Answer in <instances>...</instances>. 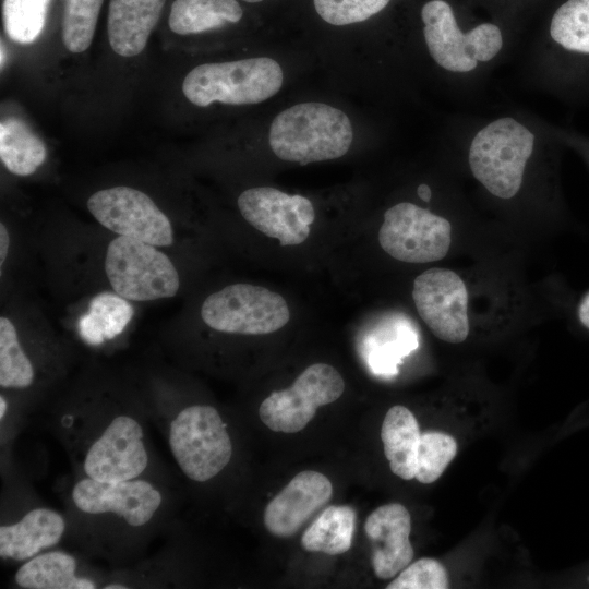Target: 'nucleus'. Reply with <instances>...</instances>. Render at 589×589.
<instances>
[{
  "instance_id": "e433bc0d",
  "label": "nucleus",
  "mask_w": 589,
  "mask_h": 589,
  "mask_svg": "<svg viewBox=\"0 0 589 589\" xmlns=\"http://www.w3.org/2000/svg\"><path fill=\"white\" fill-rule=\"evenodd\" d=\"M104 588L105 589H127L128 586L122 585V584H109V585L105 586Z\"/></svg>"
},
{
  "instance_id": "4be33fe9",
  "label": "nucleus",
  "mask_w": 589,
  "mask_h": 589,
  "mask_svg": "<svg viewBox=\"0 0 589 589\" xmlns=\"http://www.w3.org/2000/svg\"><path fill=\"white\" fill-rule=\"evenodd\" d=\"M242 14L237 0H175L168 25L178 35L200 34L237 23Z\"/></svg>"
},
{
  "instance_id": "412c9836",
  "label": "nucleus",
  "mask_w": 589,
  "mask_h": 589,
  "mask_svg": "<svg viewBox=\"0 0 589 589\" xmlns=\"http://www.w3.org/2000/svg\"><path fill=\"white\" fill-rule=\"evenodd\" d=\"M134 315L131 301L117 292L103 291L89 302L88 310L77 323L81 338L91 346H98L119 336Z\"/></svg>"
},
{
  "instance_id": "58836bf2",
  "label": "nucleus",
  "mask_w": 589,
  "mask_h": 589,
  "mask_svg": "<svg viewBox=\"0 0 589 589\" xmlns=\"http://www.w3.org/2000/svg\"><path fill=\"white\" fill-rule=\"evenodd\" d=\"M243 1L250 2V3H255V2H261V1H263V0H243Z\"/></svg>"
},
{
  "instance_id": "c756f323",
  "label": "nucleus",
  "mask_w": 589,
  "mask_h": 589,
  "mask_svg": "<svg viewBox=\"0 0 589 589\" xmlns=\"http://www.w3.org/2000/svg\"><path fill=\"white\" fill-rule=\"evenodd\" d=\"M418 336L416 332L404 322H398L392 338L376 341L369 354L371 370L382 376L397 374V365L411 351L417 349Z\"/></svg>"
},
{
  "instance_id": "7c9ffc66",
  "label": "nucleus",
  "mask_w": 589,
  "mask_h": 589,
  "mask_svg": "<svg viewBox=\"0 0 589 589\" xmlns=\"http://www.w3.org/2000/svg\"><path fill=\"white\" fill-rule=\"evenodd\" d=\"M317 14L341 26L363 22L382 11L390 0H313Z\"/></svg>"
},
{
  "instance_id": "9d476101",
  "label": "nucleus",
  "mask_w": 589,
  "mask_h": 589,
  "mask_svg": "<svg viewBox=\"0 0 589 589\" xmlns=\"http://www.w3.org/2000/svg\"><path fill=\"white\" fill-rule=\"evenodd\" d=\"M91 215L106 229L156 247L173 243L168 216L144 192L131 187H112L93 193L86 203Z\"/></svg>"
},
{
  "instance_id": "423d86ee",
  "label": "nucleus",
  "mask_w": 589,
  "mask_h": 589,
  "mask_svg": "<svg viewBox=\"0 0 589 589\" xmlns=\"http://www.w3.org/2000/svg\"><path fill=\"white\" fill-rule=\"evenodd\" d=\"M201 317L220 333L267 335L288 323L290 311L281 294L240 283L209 294L201 306Z\"/></svg>"
},
{
  "instance_id": "473e14b6",
  "label": "nucleus",
  "mask_w": 589,
  "mask_h": 589,
  "mask_svg": "<svg viewBox=\"0 0 589 589\" xmlns=\"http://www.w3.org/2000/svg\"><path fill=\"white\" fill-rule=\"evenodd\" d=\"M9 248H10V233L7 229V226L3 223H1L0 224V272H1V275L3 271V264L9 253Z\"/></svg>"
},
{
  "instance_id": "0eeeda50",
  "label": "nucleus",
  "mask_w": 589,
  "mask_h": 589,
  "mask_svg": "<svg viewBox=\"0 0 589 589\" xmlns=\"http://www.w3.org/2000/svg\"><path fill=\"white\" fill-rule=\"evenodd\" d=\"M421 17L429 52L445 70L469 72L478 61L494 58L503 46L501 29L491 23L462 33L450 5L444 0L428 1L421 10Z\"/></svg>"
},
{
  "instance_id": "2f4dec72",
  "label": "nucleus",
  "mask_w": 589,
  "mask_h": 589,
  "mask_svg": "<svg viewBox=\"0 0 589 589\" xmlns=\"http://www.w3.org/2000/svg\"><path fill=\"white\" fill-rule=\"evenodd\" d=\"M449 578L446 568L436 560L422 557L405 567L387 589H446Z\"/></svg>"
},
{
  "instance_id": "ddd939ff",
  "label": "nucleus",
  "mask_w": 589,
  "mask_h": 589,
  "mask_svg": "<svg viewBox=\"0 0 589 589\" xmlns=\"http://www.w3.org/2000/svg\"><path fill=\"white\" fill-rule=\"evenodd\" d=\"M148 465L144 432L131 416H116L87 448L83 470L98 481L136 479Z\"/></svg>"
},
{
  "instance_id": "6e6552de",
  "label": "nucleus",
  "mask_w": 589,
  "mask_h": 589,
  "mask_svg": "<svg viewBox=\"0 0 589 589\" xmlns=\"http://www.w3.org/2000/svg\"><path fill=\"white\" fill-rule=\"evenodd\" d=\"M345 392V381L330 364L309 365L285 389L275 390L259 408L262 422L272 431L297 433L313 419L317 408L336 401Z\"/></svg>"
},
{
  "instance_id": "f257e3e1",
  "label": "nucleus",
  "mask_w": 589,
  "mask_h": 589,
  "mask_svg": "<svg viewBox=\"0 0 589 589\" xmlns=\"http://www.w3.org/2000/svg\"><path fill=\"white\" fill-rule=\"evenodd\" d=\"M353 131L348 116L323 103H301L279 112L273 120L268 142L273 153L286 161L306 165L344 156Z\"/></svg>"
},
{
  "instance_id": "aec40b11",
  "label": "nucleus",
  "mask_w": 589,
  "mask_h": 589,
  "mask_svg": "<svg viewBox=\"0 0 589 589\" xmlns=\"http://www.w3.org/2000/svg\"><path fill=\"white\" fill-rule=\"evenodd\" d=\"M76 560L61 551H50L27 560L15 573L24 589H94L96 584L75 574Z\"/></svg>"
},
{
  "instance_id": "f704fd0d",
  "label": "nucleus",
  "mask_w": 589,
  "mask_h": 589,
  "mask_svg": "<svg viewBox=\"0 0 589 589\" xmlns=\"http://www.w3.org/2000/svg\"><path fill=\"white\" fill-rule=\"evenodd\" d=\"M418 195L420 196L421 200L425 201V202H429L430 199H431V189L429 188V185L426 184H420L418 187Z\"/></svg>"
},
{
  "instance_id": "c9c22d12",
  "label": "nucleus",
  "mask_w": 589,
  "mask_h": 589,
  "mask_svg": "<svg viewBox=\"0 0 589 589\" xmlns=\"http://www.w3.org/2000/svg\"><path fill=\"white\" fill-rule=\"evenodd\" d=\"M7 400L5 398L1 395L0 397V419L3 420L4 418V414L7 412Z\"/></svg>"
},
{
  "instance_id": "a878e982",
  "label": "nucleus",
  "mask_w": 589,
  "mask_h": 589,
  "mask_svg": "<svg viewBox=\"0 0 589 589\" xmlns=\"http://www.w3.org/2000/svg\"><path fill=\"white\" fill-rule=\"evenodd\" d=\"M551 37L567 50L589 53V0H567L554 13Z\"/></svg>"
},
{
  "instance_id": "7ed1b4c3",
  "label": "nucleus",
  "mask_w": 589,
  "mask_h": 589,
  "mask_svg": "<svg viewBox=\"0 0 589 589\" xmlns=\"http://www.w3.org/2000/svg\"><path fill=\"white\" fill-rule=\"evenodd\" d=\"M534 135L510 117L500 118L473 137L469 165L474 178L493 195L510 199L522 183Z\"/></svg>"
},
{
  "instance_id": "cd10ccee",
  "label": "nucleus",
  "mask_w": 589,
  "mask_h": 589,
  "mask_svg": "<svg viewBox=\"0 0 589 589\" xmlns=\"http://www.w3.org/2000/svg\"><path fill=\"white\" fill-rule=\"evenodd\" d=\"M48 3L49 0H3L7 35L20 44L33 43L44 28Z\"/></svg>"
},
{
  "instance_id": "4468645a",
  "label": "nucleus",
  "mask_w": 589,
  "mask_h": 589,
  "mask_svg": "<svg viewBox=\"0 0 589 589\" xmlns=\"http://www.w3.org/2000/svg\"><path fill=\"white\" fill-rule=\"evenodd\" d=\"M72 501L86 514H116L132 527L149 522L163 503L161 493L141 479L98 481L81 479L72 489Z\"/></svg>"
},
{
  "instance_id": "1a4fd4ad",
  "label": "nucleus",
  "mask_w": 589,
  "mask_h": 589,
  "mask_svg": "<svg viewBox=\"0 0 589 589\" xmlns=\"http://www.w3.org/2000/svg\"><path fill=\"white\" fill-rule=\"evenodd\" d=\"M382 249L407 263H429L446 256L452 242L450 223L409 202L398 203L384 214L378 231Z\"/></svg>"
},
{
  "instance_id": "9b49d317",
  "label": "nucleus",
  "mask_w": 589,
  "mask_h": 589,
  "mask_svg": "<svg viewBox=\"0 0 589 589\" xmlns=\"http://www.w3.org/2000/svg\"><path fill=\"white\" fill-rule=\"evenodd\" d=\"M416 309L440 339L462 342L469 334L468 292L453 271L430 268L416 277L412 288Z\"/></svg>"
},
{
  "instance_id": "4c0bfd02",
  "label": "nucleus",
  "mask_w": 589,
  "mask_h": 589,
  "mask_svg": "<svg viewBox=\"0 0 589 589\" xmlns=\"http://www.w3.org/2000/svg\"><path fill=\"white\" fill-rule=\"evenodd\" d=\"M4 51V47H3V44L1 41V68L3 67V61L5 59V55L3 53Z\"/></svg>"
},
{
  "instance_id": "f3484780",
  "label": "nucleus",
  "mask_w": 589,
  "mask_h": 589,
  "mask_svg": "<svg viewBox=\"0 0 589 589\" xmlns=\"http://www.w3.org/2000/svg\"><path fill=\"white\" fill-rule=\"evenodd\" d=\"M166 0H110L107 34L110 47L121 57H134L146 47Z\"/></svg>"
},
{
  "instance_id": "72a5a7b5",
  "label": "nucleus",
  "mask_w": 589,
  "mask_h": 589,
  "mask_svg": "<svg viewBox=\"0 0 589 589\" xmlns=\"http://www.w3.org/2000/svg\"><path fill=\"white\" fill-rule=\"evenodd\" d=\"M578 316L580 322L589 328V293L584 298L579 305Z\"/></svg>"
},
{
  "instance_id": "5701e85b",
  "label": "nucleus",
  "mask_w": 589,
  "mask_h": 589,
  "mask_svg": "<svg viewBox=\"0 0 589 589\" xmlns=\"http://www.w3.org/2000/svg\"><path fill=\"white\" fill-rule=\"evenodd\" d=\"M46 156L45 143L22 120L7 118L1 121L0 158L11 173L29 176L43 165Z\"/></svg>"
},
{
  "instance_id": "6ab92c4d",
  "label": "nucleus",
  "mask_w": 589,
  "mask_h": 589,
  "mask_svg": "<svg viewBox=\"0 0 589 589\" xmlns=\"http://www.w3.org/2000/svg\"><path fill=\"white\" fill-rule=\"evenodd\" d=\"M420 437L418 421L408 408L397 405L388 409L381 440L392 472L404 480L414 479Z\"/></svg>"
},
{
  "instance_id": "39448f33",
  "label": "nucleus",
  "mask_w": 589,
  "mask_h": 589,
  "mask_svg": "<svg viewBox=\"0 0 589 589\" xmlns=\"http://www.w3.org/2000/svg\"><path fill=\"white\" fill-rule=\"evenodd\" d=\"M168 443L181 471L205 482L229 464L232 443L219 412L208 405L182 409L169 425Z\"/></svg>"
},
{
  "instance_id": "f03ea898",
  "label": "nucleus",
  "mask_w": 589,
  "mask_h": 589,
  "mask_svg": "<svg viewBox=\"0 0 589 589\" xmlns=\"http://www.w3.org/2000/svg\"><path fill=\"white\" fill-rule=\"evenodd\" d=\"M283 81L278 62L268 57H255L196 65L185 75L182 92L199 107H207L214 101L253 105L277 94Z\"/></svg>"
},
{
  "instance_id": "20e7f679",
  "label": "nucleus",
  "mask_w": 589,
  "mask_h": 589,
  "mask_svg": "<svg viewBox=\"0 0 589 589\" xmlns=\"http://www.w3.org/2000/svg\"><path fill=\"white\" fill-rule=\"evenodd\" d=\"M158 248L123 236L113 238L105 257L112 290L131 302L175 297L180 277L172 261Z\"/></svg>"
},
{
  "instance_id": "c85d7f7f",
  "label": "nucleus",
  "mask_w": 589,
  "mask_h": 589,
  "mask_svg": "<svg viewBox=\"0 0 589 589\" xmlns=\"http://www.w3.org/2000/svg\"><path fill=\"white\" fill-rule=\"evenodd\" d=\"M457 454L456 440L441 431L421 433L414 479L421 483L435 482Z\"/></svg>"
},
{
  "instance_id": "b1692460",
  "label": "nucleus",
  "mask_w": 589,
  "mask_h": 589,
  "mask_svg": "<svg viewBox=\"0 0 589 589\" xmlns=\"http://www.w3.org/2000/svg\"><path fill=\"white\" fill-rule=\"evenodd\" d=\"M354 528V509L347 505H332L308 527L301 538V545L309 552L342 554L352 545Z\"/></svg>"
},
{
  "instance_id": "a211bd4d",
  "label": "nucleus",
  "mask_w": 589,
  "mask_h": 589,
  "mask_svg": "<svg viewBox=\"0 0 589 589\" xmlns=\"http://www.w3.org/2000/svg\"><path fill=\"white\" fill-rule=\"evenodd\" d=\"M65 530V520L58 512L38 507L21 520L0 527V556L27 561L43 550L56 545Z\"/></svg>"
},
{
  "instance_id": "dca6fc26",
  "label": "nucleus",
  "mask_w": 589,
  "mask_h": 589,
  "mask_svg": "<svg viewBox=\"0 0 589 589\" xmlns=\"http://www.w3.org/2000/svg\"><path fill=\"white\" fill-rule=\"evenodd\" d=\"M364 530L372 545L371 563L377 578L395 577L411 563V517L404 505L378 506L368 516Z\"/></svg>"
},
{
  "instance_id": "2eb2a0df",
  "label": "nucleus",
  "mask_w": 589,
  "mask_h": 589,
  "mask_svg": "<svg viewBox=\"0 0 589 589\" xmlns=\"http://www.w3.org/2000/svg\"><path fill=\"white\" fill-rule=\"evenodd\" d=\"M333 485L323 473L305 470L296 474L264 510V526L277 538H290L327 504Z\"/></svg>"
},
{
  "instance_id": "f8f14e48",
  "label": "nucleus",
  "mask_w": 589,
  "mask_h": 589,
  "mask_svg": "<svg viewBox=\"0 0 589 589\" xmlns=\"http://www.w3.org/2000/svg\"><path fill=\"white\" fill-rule=\"evenodd\" d=\"M241 216L256 230L277 239L283 247L298 245L310 235L315 219L312 202L272 187H256L238 197Z\"/></svg>"
},
{
  "instance_id": "bb28decb",
  "label": "nucleus",
  "mask_w": 589,
  "mask_h": 589,
  "mask_svg": "<svg viewBox=\"0 0 589 589\" xmlns=\"http://www.w3.org/2000/svg\"><path fill=\"white\" fill-rule=\"evenodd\" d=\"M104 0H64L62 41L74 53L85 51L92 44Z\"/></svg>"
},
{
  "instance_id": "393cba45",
  "label": "nucleus",
  "mask_w": 589,
  "mask_h": 589,
  "mask_svg": "<svg viewBox=\"0 0 589 589\" xmlns=\"http://www.w3.org/2000/svg\"><path fill=\"white\" fill-rule=\"evenodd\" d=\"M35 377L32 361L24 352L13 323L0 317V386L2 388L24 389Z\"/></svg>"
}]
</instances>
